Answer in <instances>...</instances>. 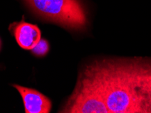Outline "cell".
I'll return each instance as SVG.
<instances>
[{
	"label": "cell",
	"mask_w": 151,
	"mask_h": 113,
	"mask_svg": "<svg viewBox=\"0 0 151 113\" xmlns=\"http://www.w3.org/2000/svg\"><path fill=\"white\" fill-rule=\"evenodd\" d=\"M81 74L103 97L109 113H151V58L95 60Z\"/></svg>",
	"instance_id": "1"
},
{
	"label": "cell",
	"mask_w": 151,
	"mask_h": 113,
	"mask_svg": "<svg viewBox=\"0 0 151 113\" xmlns=\"http://www.w3.org/2000/svg\"><path fill=\"white\" fill-rule=\"evenodd\" d=\"M35 12L64 27L81 30L88 20L81 0H25Z\"/></svg>",
	"instance_id": "2"
},
{
	"label": "cell",
	"mask_w": 151,
	"mask_h": 113,
	"mask_svg": "<svg viewBox=\"0 0 151 113\" xmlns=\"http://www.w3.org/2000/svg\"><path fill=\"white\" fill-rule=\"evenodd\" d=\"M61 112L109 113L106 104L92 83L80 74L73 94Z\"/></svg>",
	"instance_id": "3"
},
{
	"label": "cell",
	"mask_w": 151,
	"mask_h": 113,
	"mask_svg": "<svg viewBox=\"0 0 151 113\" xmlns=\"http://www.w3.org/2000/svg\"><path fill=\"white\" fill-rule=\"evenodd\" d=\"M23 98L26 113H48L51 109V102L44 94L35 90L13 85Z\"/></svg>",
	"instance_id": "4"
},
{
	"label": "cell",
	"mask_w": 151,
	"mask_h": 113,
	"mask_svg": "<svg viewBox=\"0 0 151 113\" xmlns=\"http://www.w3.org/2000/svg\"><path fill=\"white\" fill-rule=\"evenodd\" d=\"M14 33L18 44L25 50H33L41 40L40 28L35 24L24 21L17 24Z\"/></svg>",
	"instance_id": "5"
},
{
	"label": "cell",
	"mask_w": 151,
	"mask_h": 113,
	"mask_svg": "<svg viewBox=\"0 0 151 113\" xmlns=\"http://www.w3.org/2000/svg\"><path fill=\"white\" fill-rule=\"evenodd\" d=\"M33 50L37 55H44L48 50V43L45 40H40L37 45L33 49Z\"/></svg>",
	"instance_id": "6"
},
{
	"label": "cell",
	"mask_w": 151,
	"mask_h": 113,
	"mask_svg": "<svg viewBox=\"0 0 151 113\" xmlns=\"http://www.w3.org/2000/svg\"><path fill=\"white\" fill-rule=\"evenodd\" d=\"M0 46H1V41H0Z\"/></svg>",
	"instance_id": "7"
}]
</instances>
